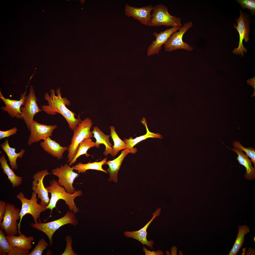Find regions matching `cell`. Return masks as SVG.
<instances>
[{
  "instance_id": "obj_30",
  "label": "cell",
  "mask_w": 255,
  "mask_h": 255,
  "mask_svg": "<svg viewBox=\"0 0 255 255\" xmlns=\"http://www.w3.org/2000/svg\"><path fill=\"white\" fill-rule=\"evenodd\" d=\"M233 145L234 148L239 149L244 151L246 154L251 159V162L253 163L254 168L255 167V149L253 147H249L247 148L244 147L241 143L238 141H235L233 142Z\"/></svg>"
},
{
  "instance_id": "obj_32",
  "label": "cell",
  "mask_w": 255,
  "mask_h": 255,
  "mask_svg": "<svg viewBox=\"0 0 255 255\" xmlns=\"http://www.w3.org/2000/svg\"><path fill=\"white\" fill-rule=\"evenodd\" d=\"M48 244L42 238L39 240L38 244L29 255H41L44 250L47 249Z\"/></svg>"
},
{
  "instance_id": "obj_26",
  "label": "cell",
  "mask_w": 255,
  "mask_h": 255,
  "mask_svg": "<svg viewBox=\"0 0 255 255\" xmlns=\"http://www.w3.org/2000/svg\"><path fill=\"white\" fill-rule=\"evenodd\" d=\"M250 231L249 227L246 225L239 226L238 232L236 239L229 255H236L237 254L243 246L245 241V235Z\"/></svg>"
},
{
  "instance_id": "obj_33",
  "label": "cell",
  "mask_w": 255,
  "mask_h": 255,
  "mask_svg": "<svg viewBox=\"0 0 255 255\" xmlns=\"http://www.w3.org/2000/svg\"><path fill=\"white\" fill-rule=\"evenodd\" d=\"M237 1L243 8L250 10L252 14L255 13V0H237Z\"/></svg>"
},
{
  "instance_id": "obj_16",
  "label": "cell",
  "mask_w": 255,
  "mask_h": 255,
  "mask_svg": "<svg viewBox=\"0 0 255 255\" xmlns=\"http://www.w3.org/2000/svg\"><path fill=\"white\" fill-rule=\"evenodd\" d=\"M181 28L172 27L166 29L165 31L159 33L156 31L153 32V34L156 39L153 41L148 47L147 52V56H150L158 54L162 46L165 44L170 36L173 33L179 30Z\"/></svg>"
},
{
  "instance_id": "obj_27",
  "label": "cell",
  "mask_w": 255,
  "mask_h": 255,
  "mask_svg": "<svg viewBox=\"0 0 255 255\" xmlns=\"http://www.w3.org/2000/svg\"><path fill=\"white\" fill-rule=\"evenodd\" d=\"M107 160V158L106 157L102 161L98 162H95L91 163L90 161L85 164L79 162L74 166V170L78 171L79 173H85L87 170L91 169L101 171L107 174L108 172L103 169L102 167V166L105 164Z\"/></svg>"
},
{
  "instance_id": "obj_29",
  "label": "cell",
  "mask_w": 255,
  "mask_h": 255,
  "mask_svg": "<svg viewBox=\"0 0 255 255\" xmlns=\"http://www.w3.org/2000/svg\"><path fill=\"white\" fill-rule=\"evenodd\" d=\"M109 128L110 130V136L114 143L112 147L114 157H115L120 150L127 148V146L123 141L121 140L118 135L115 127L112 125L110 126Z\"/></svg>"
},
{
  "instance_id": "obj_2",
  "label": "cell",
  "mask_w": 255,
  "mask_h": 255,
  "mask_svg": "<svg viewBox=\"0 0 255 255\" xmlns=\"http://www.w3.org/2000/svg\"><path fill=\"white\" fill-rule=\"evenodd\" d=\"M50 184V186L46 187L48 193L51 194L49 203L46 207V209H50L51 213L53 209L56 207L57 202L61 199L65 201L70 211L75 213L78 212L79 209L77 207L74 201L76 197L82 195V191L80 190L76 191L73 194L69 193L55 179L51 180Z\"/></svg>"
},
{
  "instance_id": "obj_42",
  "label": "cell",
  "mask_w": 255,
  "mask_h": 255,
  "mask_svg": "<svg viewBox=\"0 0 255 255\" xmlns=\"http://www.w3.org/2000/svg\"><path fill=\"white\" fill-rule=\"evenodd\" d=\"M179 253L180 254H180V255H182V253L181 252H180Z\"/></svg>"
},
{
  "instance_id": "obj_37",
  "label": "cell",
  "mask_w": 255,
  "mask_h": 255,
  "mask_svg": "<svg viewBox=\"0 0 255 255\" xmlns=\"http://www.w3.org/2000/svg\"><path fill=\"white\" fill-rule=\"evenodd\" d=\"M6 204L5 202L2 200L0 201V224L1 222L5 212Z\"/></svg>"
},
{
  "instance_id": "obj_3",
  "label": "cell",
  "mask_w": 255,
  "mask_h": 255,
  "mask_svg": "<svg viewBox=\"0 0 255 255\" xmlns=\"http://www.w3.org/2000/svg\"><path fill=\"white\" fill-rule=\"evenodd\" d=\"M92 124L91 119L87 117L82 120L73 130L71 143L68 149V163L70 162L73 159L80 143L85 139L93 137V134L90 131Z\"/></svg>"
},
{
  "instance_id": "obj_10",
  "label": "cell",
  "mask_w": 255,
  "mask_h": 255,
  "mask_svg": "<svg viewBox=\"0 0 255 255\" xmlns=\"http://www.w3.org/2000/svg\"><path fill=\"white\" fill-rule=\"evenodd\" d=\"M21 209L16 208L13 204H6L3 221L0 224V228L8 235L16 236L18 233L17 220L20 219Z\"/></svg>"
},
{
  "instance_id": "obj_18",
  "label": "cell",
  "mask_w": 255,
  "mask_h": 255,
  "mask_svg": "<svg viewBox=\"0 0 255 255\" xmlns=\"http://www.w3.org/2000/svg\"><path fill=\"white\" fill-rule=\"evenodd\" d=\"M40 146L44 150L54 157L59 160L63 157L64 152L68 149L67 147H62L49 137L40 142Z\"/></svg>"
},
{
  "instance_id": "obj_22",
  "label": "cell",
  "mask_w": 255,
  "mask_h": 255,
  "mask_svg": "<svg viewBox=\"0 0 255 255\" xmlns=\"http://www.w3.org/2000/svg\"><path fill=\"white\" fill-rule=\"evenodd\" d=\"M7 240L12 247L18 248L28 250L32 247V242L34 240L32 236L27 237L21 233L18 236L13 235H8Z\"/></svg>"
},
{
  "instance_id": "obj_15",
  "label": "cell",
  "mask_w": 255,
  "mask_h": 255,
  "mask_svg": "<svg viewBox=\"0 0 255 255\" xmlns=\"http://www.w3.org/2000/svg\"><path fill=\"white\" fill-rule=\"evenodd\" d=\"M153 7L150 5L139 8L131 6L127 4L125 8V14L127 16L132 17L141 24L148 26L151 20V13Z\"/></svg>"
},
{
  "instance_id": "obj_36",
  "label": "cell",
  "mask_w": 255,
  "mask_h": 255,
  "mask_svg": "<svg viewBox=\"0 0 255 255\" xmlns=\"http://www.w3.org/2000/svg\"><path fill=\"white\" fill-rule=\"evenodd\" d=\"M66 239L67 241V247L65 251L62 255H76L72 248V240L70 236H67Z\"/></svg>"
},
{
  "instance_id": "obj_13",
  "label": "cell",
  "mask_w": 255,
  "mask_h": 255,
  "mask_svg": "<svg viewBox=\"0 0 255 255\" xmlns=\"http://www.w3.org/2000/svg\"><path fill=\"white\" fill-rule=\"evenodd\" d=\"M51 174L52 173H48L47 170L46 169L37 172L33 177L34 180L32 183V189L37 194L38 198L40 199V204L45 207L48 205L50 199L48 192L43 184V180L46 176Z\"/></svg>"
},
{
  "instance_id": "obj_7",
  "label": "cell",
  "mask_w": 255,
  "mask_h": 255,
  "mask_svg": "<svg viewBox=\"0 0 255 255\" xmlns=\"http://www.w3.org/2000/svg\"><path fill=\"white\" fill-rule=\"evenodd\" d=\"M193 26L191 21L185 23L178 31H177L173 33L164 44L165 51L171 52L181 49L191 51L193 49V47L190 46L187 43L183 42V37L185 33Z\"/></svg>"
},
{
  "instance_id": "obj_5",
  "label": "cell",
  "mask_w": 255,
  "mask_h": 255,
  "mask_svg": "<svg viewBox=\"0 0 255 255\" xmlns=\"http://www.w3.org/2000/svg\"><path fill=\"white\" fill-rule=\"evenodd\" d=\"M74 214L73 212L67 211L65 216L57 220L45 223H31L30 225L33 228L43 232L47 235L50 241V246H51L53 243V235L56 230L66 224H70L76 226L77 224L78 221Z\"/></svg>"
},
{
  "instance_id": "obj_41",
  "label": "cell",
  "mask_w": 255,
  "mask_h": 255,
  "mask_svg": "<svg viewBox=\"0 0 255 255\" xmlns=\"http://www.w3.org/2000/svg\"><path fill=\"white\" fill-rule=\"evenodd\" d=\"M246 248H243V249L242 250V251H243L242 253V254H241V255H244L245 254V251H246Z\"/></svg>"
},
{
  "instance_id": "obj_4",
  "label": "cell",
  "mask_w": 255,
  "mask_h": 255,
  "mask_svg": "<svg viewBox=\"0 0 255 255\" xmlns=\"http://www.w3.org/2000/svg\"><path fill=\"white\" fill-rule=\"evenodd\" d=\"M168 8L161 4L153 7L149 26H164L172 27H181V19L171 15L168 12Z\"/></svg>"
},
{
  "instance_id": "obj_11",
  "label": "cell",
  "mask_w": 255,
  "mask_h": 255,
  "mask_svg": "<svg viewBox=\"0 0 255 255\" xmlns=\"http://www.w3.org/2000/svg\"><path fill=\"white\" fill-rule=\"evenodd\" d=\"M237 26L234 24V26L239 34V46L238 48L234 49L232 52L236 55H241L243 57V52L246 53L247 51L246 49L243 45V40H244L246 42L249 40L250 29L248 19L241 10L240 11V16L237 20Z\"/></svg>"
},
{
  "instance_id": "obj_17",
  "label": "cell",
  "mask_w": 255,
  "mask_h": 255,
  "mask_svg": "<svg viewBox=\"0 0 255 255\" xmlns=\"http://www.w3.org/2000/svg\"><path fill=\"white\" fill-rule=\"evenodd\" d=\"M161 210L160 208H158L153 213V216L151 219L144 227L137 231H125L124 234V235L127 237L132 238L138 240L144 245L145 244L147 245L150 249H153V246L154 241L153 240L149 241L147 240L146 238L147 234L146 230L150 223L156 217L159 215Z\"/></svg>"
},
{
  "instance_id": "obj_14",
  "label": "cell",
  "mask_w": 255,
  "mask_h": 255,
  "mask_svg": "<svg viewBox=\"0 0 255 255\" xmlns=\"http://www.w3.org/2000/svg\"><path fill=\"white\" fill-rule=\"evenodd\" d=\"M26 92L25 91L21 94L19 100H18L5 98L2 95L0 90V98L5 105V106L1 107V109L3 111H7L12 118H16L23 120L21 116V107L25 104L26 97Z\"/></svg>"
},
{
  "instance_id": "obj_38",
  "label": "cell",
  "mask_w": 255,
  "mask_h": 255,
  "mask_svg": "<svg viewBox=\"0 0 255 255\" xmlns=\"http://www.w3.org/2000/svg\"><path fill=\"white\" fill-rule=\"evenodd\" d=\"M143 251L145 253L146 255H163V252L160 250H158L157 251H152L148 250L144 246L143 249Z\"/></svg>"
},
{
  "instance_id": "obj_40",
  "label": "cell",
  "mask_w": 255,
  "mask_h": 255,
  "mask_svg": "<svg viewBox=\"0 0 255 255\" xmlns=\"http://www.w3.org/2000/svg\"><path fill=\"white\" fill-rule=\"evenodd\" d=\"M177 249L175 246H173L171 248V255H176Z\"/></svg>"
},
{
  "instance_id": "obj_1",
  "label": "cell",
  "mask_w": 255,
  "mask_h": 255,
  "mask_svg": "<svg viewBox=\"0 0 255 255\" xmlns=\"http://www.w3.org/2000/svg\"><path fill=\"white\" fill-rule=\"evenodd\" d=\"M50 91V95L47 93L45 94L44 98L47 101V105L41 106L42 111L51 115L60 114L65 119L70 128L73 131L82 120L79 116L77 118H76L75 114L67 107L66 105H69L70 102L67 98L61 97L60 88L56 89L57 96L53 89H51Z\"/></svg>"
},
{
  "instance_id": "obj_8",
  "label": "cell",
  "mask_w": 255,
  "mask_h": 255,
  "mask_svg": "<svg viewBox=\"0 0 255 255\" xmlns=\"http://www.w3.org/2000/svg\"><path fill=\"white\" fill-rule=\"evenodd\" d=\"M37 98L33 86H30L29 92L26 96L24 105L21 107V116L28 130L30 131L31 124L34 121V118L38 113L42 111L37 103Z\"/></svg>"
},
{
  "instance_id": "obj_39",
  "label": "cell",
  "mask_w": 255,
  "mask_h": 255,
  "mask_svg": "<svg viewBox=\"0 0 255 255\" xmlns=\"http://www.w3.org/2000/svg\"><path fill=\"white\" fill-rule=\"evenodd\" d=\"M247 83L249 85H250L253 86L255 89V77H254L251 79H250L247 81Z\"/></svg>"
},
{
  "instance_id": "obj_6",
  "label": "cell",
  "mask_w": 255,
  "mask_h": 255,
  "mask_svg": "<svg viewBox=\"0 0 255 255\" xmlns=\"http://www.w3.org/2000/svg\"><path fill=\"white\" fill-rule=\"evenodd\" d=\"M37 194L33 191L30 200L26 198L25 197V195L22 192H20L16 196V197L20 200L22 204L21 208L19 214L20 218L19 222L17 224L19 234L21 233L20 230L21 222L23 217L25 215L27 214L31 215L33 218L35 223H37L38 222V219H39L40 220L41 213L47 209L46 207L38 204V198H37Z\"/></svg>"
},
{
  "instance_id": "obj_12",
  "label": "cell",
  "mask_w": 255,
  "mask_h": 255,
  "mask_svg": "<svg viewBox=\"0 0 255 255\" xmlns=\"http://www.w3.org/2000/svg\"><path fill=\"white\" fill-rule=\"evenodd\" d=\"M58 126L56 125H47L34 121L31 124L30 136L27 141L28 145L52 136L53 131Z\"/></svg>"
},
{
  "instance_id": "obj_21",
  "label": "cell",
  "mask_w": 255,
  "mask_h": 255,
  "mask_svg": "<svg viewBox=\"0 0 255 255\" xmlns=\"http://www.w3.org/2000/svg\"><path fill=\"white\" fill-rule=\"evenodd\" d=\"M231 149L237 154V160L245 168L246 172L244 174L245 178L249 180L255 179V169L252 166L251 160L249 159L248 156L239 149L233 148Z\"/></svg>"
},
{
  "instance_id": "obj_34",
  "label": "cell",
  "mask_w": 255,
  "mask_h": 255,
  "mask_svg": "<svg viewBox=\"0 0 255 255\" xmlns=\"http://www.w3.org/2000/svg\"><path fill=\"white\" fill-rule=\"evenodd\" d=\"M29 250L22 248L12 247L8 255H29Z\"/></svg>"
},
{
  "instance_id": "obj_28",
  "label": "cell",
  "mask_w": 255,
  "mask_h": 255,
  "mask_svg": "<svg viewBox=\"0 0 255 255\" xmlns=\"http://www.w3.org/2000/svg\"><path fill=\"white\" fill-rule=\"evenodd\" d=\"M95 146V142L93 141L91 138L84 140L79 144L75 156L72 161L69 163V166H71L74 163L77 159L82 155L85 154L86 157H89L90 155L87 153L88 150L90 148Z\"/></svg>"
},
{
  "instance_id": "obj_31",
  "label": "cell",
  "mask_w": 255,
  "mask_h": 255,
  "mask_svg": "<svg viewBox=\"0 0 255 255\" xmlns=\"http://www.w3.org/2000/svg\"><path fill=\"white\" fill-rule=\"evenodd\" d=\"M12 247L8 242L2 230L0 229V252H3L8 254Z\"/></svg>"
},
{
  "instance_id": "obj_35",
  "label": "cell",
  "mask_w": 255,
  "mask_h": 255,
  "mask_svg": "<svg viewBox=\"0 0 255 255\" xmlns=\"http://www.w3.org/2000/svg\"><path fill=\"white\" fill-rule=\"evenodd\" d=\"M17 131V129L16 127H14L6 131H3L0 130V140L5 137L8 138L11 135L15 134Z\"/></svg>"
},
{
  "instance_id": "obj_19",
  "label": "cell",
  "mask_w": 255,
  "mask_h": 255,
  "mask_svg": "<svg viewBox=\"0 0 255 255\" xmlns=\"http://www.w3.org/2000/svg\"><path fill=\"white\" fill-rule=\"evenodd\" d=\"M131 151L126 148L122 150L120 154L117 158L111 161H106L105 164L109 167L106 171L109 173V180L116 183L117 181V175L122 163L124 158Z\"/></svg>"
},
{
  "instance_id": "obj_24",
  "label": "cell",
  "mask_w": 255,
  "mask_h": 255,
  "mask_svg": "<svg viewBox=\"0 0 255 255\" xmlns=\"http://www.w3.org/2000/svg\"><path fill=\"white\" fill-rule=\"evenodd\" d=\"M141 123L145 126L147 130L146 134L137 137L133 139L132 137L129 139H125L123 141L126 144L127 148L129 149L131 152V153H134L136 152V149L133 148L134 146L140 141L149 138H162V136L158 133H155L150 132L148 130L146 121L145 119H143L141 121Z\"/></svg>"
},
{
  "instance_id": "obj_25",
  "label": "cell",
  "mask_w": 255,
  "mask_h": 255,
  "mask_svg": "<svg viewBox=\"0 0 255 255\" xmlns=\"http://www.w3.org/2000/svg\"><path fill=\"white\" fill-rule=\"evenodd\" d=\"M0 163L1 168L3 169V172L7 175L13 187L14 188L20 185L22 182V177L17 175L9 167L4 154H2L0 157Z\"/></svg>"
},
{
  "instance_id": "obj_20",
  "label": "cell",
  "mask_w": 255,
  "mask_h": 255,
  "mask_svg": "<svg viewBox=\"0 0 255 255\" xmlns=\"http://www.w3.org/2000/svg\"><path fill=\"white\" fill-rule=\"evenodd\" d=\"M93 130L92 132L94 137L96 139L95 142V147L98 148L100 147L99 145L103 144L106 146V149L103 152L104 155L106 157L110 154L112 157H114L112 145L109 141V138L110 135H107L97 126L93 127Z\"/></svg>"
},
{
  "instance_id": "obj_23",
  "label": "cell",
  "mask_w": 255,
  "mask_h": 255,
  "mask_svg": "<svg viewBox=\"0 0 255 255\" xmlns=\"http://www.w3.org/2000/svg\"><path fill=\"white\" fill-rule=\"evenodd\" d=\"M0 146L6 154L9 161V164L12 168L16 170L17 169V158H21L24 154L25 150L21 149L19 153L16 152V150L15 148L10 147L9 145L8 139H6Z\"/></svg>"
},
{
  "instance_id": "obj_9",
  "label": "cell",
  "mask_w": 255,
  "mask_h": 255,
  "mask_svg": "<svg viewBox=\"0 0 255 255\" xmlns=\"http://www.w3.org/2000/svg\"><path fill=\"white\" fill-rule=\"evenodd\" d=\"M74 167V165L71 167L69 165L65 164L51 171L52 174L59 178L58 182L60 186L64 187L67 192L71 194L73 193L76 191L72 185L74 181L76 178L80 176L78 173L73 171Z\"/></svg>"
}]
</instances>
